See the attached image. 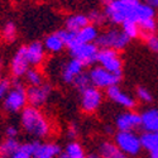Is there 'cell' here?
Masks as SVG:
<instances>
[{"instance_id": "obj_1", "label": "cell", "mask_w": 158, "mask_h": 158, "mask_svg": "<svg viewBox=\"0 0 158 158\" xmlns=\"http://www.w3.org/2000/svg\"><path fill=\"white\" fill-rule=\"evenodd\" d=\"M22 128L35 138H46L51 134V123L39 108L25 106L20 113Z\"/></svg>"}, {"instance_id": "obj_2", "label": "cell", "mask_w": 158, "mask_h": 158, "mask_svg": "<svg viewBox=\"0 0 158 158\" xmlns=\"http://www.w3.org/2000/svg\"><path fill=\"white\" fill-rule=\"evenodd\" d=\"M139 3L140 0H111L105 4V18L114 25H122L125 20H133Z\"/></svg>"}, {"instance_id": "obj_3", "label": "cell", "mask_w": 158, "mask_h": 158, "mask_svg": "<svg viewBox=\"0 0 158 158\" xmlns=\"http://www.w3.org/2000/svg\"><path fill=\"white\" fill-rule=\"evenodd\" d=\"M114 144L128 157H137L142 152L140 138L135 131H116Z\"/></svg>"}, {"instance_id": "obj_4", "label": "cell", "mask_w": 158, "mask_h": 158, "mask_svg": "<svg viewBox=\"0 0 158 158\" xmlns=\"http://www.w3.org/2000/svg\"><path fill=\"white\" fill-rule=\"evenodd\" d=\"M130 39L124 34V32L119 28H110L100 33L96 44L100 48H109L114 51H122L128 47Z\"/></svg>"}, {"instance_id": "obj_5", "label": "cell", "mask_w": 158, "mask_h": 158, "mask_svg": "<svg viewBox=\"0 0 158 158\" xmlns=\"http://www.w3.org/2000/svg\"><path fill=\"white\" fill-rule=\"evenodd\" d=\"M27 102V89H24V86L15 80L11 90L4 99V109L9 113H18L25 108Z\"/></svg>"}, {"instance_id": "obj_6", "label": "cell", "mask_w": 158, "mask_h": 158, "mask_svg": "<svg viewBox=\"0 0 158 158\" xmlns=\"http://www.w3.org/2000/svg\"><path fill=\"white\" fill-rule=\"evenodd\" d=\"M89 76L91 80V85L96 89H109L111 86L119 85L122 81V75H115L102 69L101 66H94L89 71Z\"/></svg>"}, {"instance_id": "obj_7", "label": "cell", "mask_w": 158, "mask_h": 158, "mask_svg": "<svg viewBox=\"0 0 158 158\" xmlns=\"http://www.w3.org/2000/svg\"><path fill=\"white\" fill-rule=\"evenodd\" d=\"M99 47L96 43H76L71 48H69V52L71 55V58L77 60L81 62L84 67L91 66L96 62Z\"/></svg>"}, {"instance_id": "obj_8", "label": "cell", "mask_w": 158, "mask_h": 158, "mask_svg": "<svg viewBox=\"0 0 158 158\" xmlns=\"http://www.w3.org/2000/svg\"><path fill=\"white\" fill-rule=\"evenodd\" d=\"M96 62L102 69L108 70L111 73L122 75L123 73V61L118 51L109 48H100Z\"/></svg>"}, {"instance_id": "obj_9", "label": "cell", "mask_w": 158, "mask_h": 158, "mask_svg": "<svg viewBox=\"0 0 158 158\" xmlns=\"http://www.w3.org/2000/svg\"><path fill=\"white\" fill-rule=\"evenodd\" d=\"M81 95V109L86 114L95 113L102 102V94L101 91L94 86H90L89 89L84 90Z\"/></svg>"}, {"instance_id": "obj_10", "label": "cell", "mask_w": 158, "mask_h": 158, "mask_svg": "<svg viewBox=\"0 0 158 158\" xmlns=\"http://www.w3.org/2000/svg\"><path fill=\"white\" fill-rule=\"evenodd\" d=\"M29 61L27 56V46H22L17 52L10 62V72L14 78H20L25 76L27 71L29 70Z\"/></svg>"}, {"instance_id": "obj_11", "label": "cell", "mask_w": 158, "mask_h": 158, "mask_svg": "<svg viewBox=\"0 0 158 158\" xmlns=\"http://www.w3.org/2000/svg\"><path fill=\"white\" fill-rule=\"evenodd\" d=\"M106 96L113 102L118 104L119 106H122L127 110H134L137 106V100L131 95H129L128 93H125L119 85L106 89Z\"/></svg>"}, {"instance_id": "obj_12", "label": "cell", "mask_w": 158, "mask_h": 158, "mask_svg": "<svg viewBox=\"0 0 158 158\" xmlns=\"http://www.w3.org/2000/svg\"><path fill=\"white\" fill-rule=\"evenodd\" d=\"M115 125L119 131H135L140 128V114L134 110H127L116 116Z\"/></svg>"}, {"instance_id": "obj_13", "label": "cell", "mask_w": 158, "mask_h": 158, "mask_svg": "<svg viewBox=\"0 0 158 158\" xmlns=\"http://www.w3.org/2000/svg\"><path fill=\"white\" fill-rule=\"evenodd\" d=\"M52 93V87L48 84H42L39 86H29L27 89V101L29 106L39 108L48 100Z\"/></svg>"}, {"instance_id": "obj_14", "label": "cell", "mask_w": 158, "mask_h": 158, "mask_svg": "<svg viewBox=\"0 0 158 158\" xmlns=\"http://www.w3.org/2000/svg\"><path fill=\"white\" fill-rule=\"evenodd\" d=\"M81 72H84V66L81 64V62H78L75 58H71L62 66L61 78L66 84H72L75 81V78Z\"/></svg>"}, {"instance_id": "obj_15", "label": "cell", "mask_w": 158, "mask_h": 158, "mask_svg": "<svg viewBox=\"0 0 158 158\" xmlns=\"http://www.w3.org/2000/svg\"><path fill=\"white\" fill-rule=\"evenodd\" d=\"M140 128L143 131H158V108H148L140 113Z\"/></svg>"}, {"instance_id": "obj_16", "label": "cell", "mask_w": 158, "mask_h": 158, "mask_svg": "<svg viewBox=\"0 0 158 158\" xmlns=\"http://www.w3.org/2000/svg\"><path fill=\"white\" fill-rule=\"evenodd\" d=\"M27 56L31 66H37L42 64L46 58V48L43 43L41 42H33L27 46Z\"/></svg>"}, {"instance_id": "obj_17", "label": "cell", "mask_w": 158, "mask_h": 158, "mask_svg": "<svg viewBox=\"0 0 158 158\" xmlns=\"http://www.w3.org/2000/svg\"><path fill=\"white\" fill-rule=\"evenodd\" d=\"M62 153V149L56 143H41L38 142L33 158H57Z\"/></svg>"}, {"instance_id": "obj_18", "label": "cell", "mask_w": 158, "mask_h": 158, "mask_svg": "<svg viewBox=\"0 0 158 158\" xmlns=\"http://www.w3.org/2000/svg\"><path fill=\"white\" fill-rule=\"evenodd\" d=\"M99 35L100 32L96 25L89 24L76 33V41L77 43H96Z\"/></svg>"}, {"instance_id": "obj_19", "label": "cell", "mask_w": 158, "mask_h": 158, "mask_svg": "<svg viewBox=\"0 0 158 158\" xmlns=\"http://www.w3.org/2000/svg\"><path fill=\"white\" fill-rule=\"evenodd\" d=\"M64 24H66V29L67 31L77 33L78 31H81L82 28H85L86 25H89L91 23L89 20V17L85 14H73L66 19Z\"/></svg>"}, {"instance_id": "obj_20", "label": "cell", "mask_w": 158, "mask_h": 158, "mask_svg": "<svg viewBox=\"0 0 158 158\" xmlns=\"http://www.w3.org/2000/svg\"><path fill=\"white\" fill-rule=\"evenodd\" d=\"M99 154L102 158H130L124 154L113 142L105 140L99 146Z\"/></svg>"}, {"instance_id": "obj_21", "label": "cell", "mask_w": 158, "mask_h": 158, "mask_svg": "<svg viewBox=\"0 0 158 158\" xmlns=\"http://www.w3.org/2000/svg\"><path fill=\"white\" fill-rule=\"evenodd\" d=\"M156 9L152 8L151 5H148L147 3H139V5L135 9L134 13V17H133V22L135 23H142L144 20H148V19H153L156 18Z\"/></svg>"}, {"instance_id": "obj_22", "label": "cell", "mask_w": 158, "mask_h": 158, "mask_svg": "<svg viewBox=\"0 0 158 158\" xmlns=\"http://www.w3.org/2000/svg\"><path fill=\"white\" fill-rule=\"evenodd\" d=\"M139 138L142 149L147 151L148 153L158 148V131H143Z\"/></svg>"}, {"instance_id": "obj_23", "label": "cell", "mask_w": 158, "mask_h": 158, "mask_svg": "<svg viewBox=\"0 0 158 158\" xmlns=\"http://www.w3.org/2000/svg\"><path fill=\"white\" fill-rule=\"evenodd\" d=\"M43 46H44L46 51L52 52V53H58V52H61L64 48V43H63V41L61 39V37H60V34L57 32L52 33V34H48L44 38Z\"/></svg>"}, {"instance_id": "obj_24", "label": "cell", "mask_w": 158, "mask_h": 158, "mask_svg": "<svg viewBox=\"0 0 158 158\" xmlns=\"http://www.w3.org/2000/svg\"><path fill=\"white\" fill-rule=\"evenodd\" d=\"M20 147V143L17 139L6 138L0 143V158H11Z\"/></svg>"}, {"instance_id": "obj_25", "label": "cell", "mask_w": 158, "mask_h": 158, "mask_svg": "<svg viewBox=\"0 0 158 158\" xmlns=\"http://www.w3.org/2000/svg\"><path fill=\"white\" fill-rule=\"evenodd\" d=\"M37 144H38L37 140L20 144L19 149L11 156V158H33V153L35 151Z\"/></svg>"}, {"instance_id": "obj_26", "label": "cell", "mask_w": 158, "mask_h": 158, "mask_svg": "<svg viewBox=\"0 0 158 158\" xmlns=\"http://www.w3.org/2000/svg\"><path fill=\"white\" fill-rule=\"evenodd\" d=\"M122 31L124 32V34L130 39H137L140 37V29L138 23L133 22V20H125L122 24Z\"/></svg>"}, {"instance_id": "obj_27", "label": "cell", "mask_w": 158, "mask_h": 158, "mask_svg": "<svg viewBox=\"0 0 158 158\" xmlns=\"http://www.w3.org/2000/svg\"><path fill=\"white\" fill-rule=\"evenodd\" d=\"M64 153L70 158H87L81 144L77 142H70L64 148Z\"/></svg>"}, {"instance_id": "obj_28", "label": "cell", "mask_w": 158, "mask_h": 158, "mask_svg": "<svg viewBox=\"0 0 158 158\" xmlns=\"http://www.w3.org/2000/svg\"><path fill=\"white\" fill-rule=\"evenodd\" d=\"M138 25H139V29H140V37H143V38H146L151 34H154L156 31L158 29V22L156 18L144 20V22L139 23Z\"/></svg>"}, {"instance_id": "obj_29", "label": "cell", "mask_w": 158, "mask_h": 158, "mask_svg": "<svg viewBox=\"0 0 158 158\" xmlns=\"http://www.w3.org/2000/svg\"><path fill=\"white\" fill-rule=\"evenodd\" d=\"M72 85L75 86V89L78 91V93H82L84 90L89 89L90 86H93V85H91V80H90L89 72H85V71L81 72L80 75L75 78V81L72 82Z\"/></svg>"}, {"instance_id": "obj_30", "label": "cell", "mask_w": 158, "mask_h": 158, "mask_svg": "<svg viewBox=\"0 0 158 158\" xmlns=\"http://www.w3.org/2000/svg\"><path fill=\"white\" fill-rule=\"evenodd\" d=\"M24 77H25V80H27L28 85H31V86H39V85L44 84L43 75L41 73V71H38L35 69H29Z\"/></svg>"}, {"instance_id": "obj_31", "label": "cell", "mask_w": 158, "mask_h": 158, "mask_svg": "<svg viewBox=\"0 0 158 158\" xmlns=\"http://www.w3.org/2000/svg\"><path fill=\"white\" fill-rule=\"evenodd\" d=\"M18 35V31H17V27H15V24L14 23H11V22H8L5 25H4V28L2 31V37L5 42L10 43V42H14L15 41V38Z\"/></svg>"}, {"instance_id": "obj_32", "label": "cell", "mask_w": 158, "mask_h": 158, "mask_svg": "<svg viewBox=\"0 0 158 158\" xmlns=\"http://www.w3.org/2000/svg\"><path fill=\"white\" fill-rule=\"evenodd\" d=\"M135 96L139 101H142L143 104H152L153 102V95L152 93L144 86H138L135 89Z\"/></svg>"}, {"instance_id": "obj_33", "label": "cell", "mask_w": 158, "mask_h": 158, "mask_svg": "<svg viewBox=\"0 0 158 158\" xmlns=\"http://www.w3.org/2000/svg\"><path fill=\"white\" fill-rule=\"evenodd\" d=\"M57 33L60 34L61 39L63 41V43H64V47L71 48L72 46H75V44L77 43V41H76V33H73V32H70V31H67V29H62V31H58Z\"/></svg>"}, {"instance_id": "obj_34", "label": "cell", "mask_w": 158, "mask_h": 158, "mask_svg": "<svg viewBox=\"0 0 158 158\" xmlns=\"http://www.w3.org/2000/svg\"><path fill=\"white\" fill-rule=\"evenodd\" d=\"M89 20L91 24H94V25H100V24H104L105 22H106V18H105V14H104V11L101 10H98V9H94V10H91L89 13Z\"/></svg>"}, {"instance_id": "obj_35", "label": "cell", "mask_w": 158, "mask_h": 158, "mask_svg": "<svg viewBox=\"0 0 158 158\" xmlns=\"http://www.w3.org/2000/svg\"><path fill=\"white\" fill-rule=\"evenodd\" d=\"M11 86H13V82L9 78H0V100L6 98L9 91L11 90Z\"/></svg>"}, {"instance_id": "obj_36", "label": "cell", "mask_w": 158, "mask_h": 158, "mask_svg": "<svg viewBox=\"0 0 158 158\" xmlns=\"http://www.w3.org/2000/svg\"><path fill=\"white\" fill-rule=\"evenodd\" d=\"M147 42V46L148 48L152 51V52H156V53H158V34H151L148 37L144 38Z\"/></svg>"}, {"instance_id": "obj_37", "label": "cell", "mask_w": 158, "mask_h": 158, "mask_svg": "<svg viewBox=\"0 0 158 158\" xmlns=\"http://www.w3.org/2000/svg\"><path fill=\"white\" fill-rule=\"evenodd\" d=\"M5 134H6V138H11V139H17L18 134H19V129L15 127V125H9L5 130Z\"/></svg>"}, {"instance_id": "obj_38", "label": "cell", "mask_w": 158, "mask_h": 158, "mask_svg": "<svg viewBox=\"0 0 158 158\" xmlns=\"http://www.w3.org/2000/svg\"><path fill=\"white\" fill-rule=\"evenodd\" d=\"M77 134H78V129H77V127H76L75 124L69 125V128H67V137H70L71 139H75V138L77 137Z\"/></svg>"}, {"instance_id": "obj_39", "label": "cell", "mask_w": 158, "mask_h": 158, "mask_svg": "<svg viewBox=\"0 0 158 158\" xmlns=\"http://www.w3.org/2000/svg\"><path fill=\"white\" fill-rule=\"evenodd\" d=\"M144 3H147L148 5H151L152 8H154V9H157L158 8V0H146Z\"/></svg>"}, {"instance_id": "obj_40", "label": "cell", "mask_w": 158, "mask_h": 158, "mask_svg": "<svg viewBox=\"0 0 158 158\" xmlns=\"http://www.w3.org/2000/svg\"><path fill=\"white\" fill-rule=\"evenodd\" d=\"M149 158H158V148L149 153Z\"/></svg>"}, {"instance_id": "obj_41", "label": "cell", "mask_w": 158, "mask_h": 158, "mask_svg": "<svg viewBox=\"0 0 158 158\" xmlns=\"http://www.w3.org/2000/svg\"><path fill=\"white\" fill-rule=\"evenodd\" d=\"M87 158H102V157L99 153H93V154H89Z\"/></svg>"}, {"instance_id": "obj_42", "label": "cell", "mask_w": 158, "mask_h": 158, "mask_svg": "<svg viewBox=\"0 0 158 158\" xmlns=\"http://www.w3.org/2000/svg\"><path fill=\"white\" fill-rule=\"evenodd\" d=\"M57 158H70V157H69L67 154H66L64 152H62V153H61V154H60V156H58Z\"/></svg>"}, {"instance_id": "obj_43", "label": "cell", "mask_w": 158, "mask_h": 158, "mask_svg": "<svg viewBox=\"0 0 158 158\" xmlns=\"http://www.w3.org/2000/svg\"><path fill=\"white\" fill-rule=\"evenodd\" d=\"M102 2H104V3H105V4H108V3H109V2H111V0H102Z\"/></svg>"}]
</instances>
